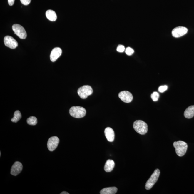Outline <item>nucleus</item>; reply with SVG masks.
Instances as JSON below:
<instances>
[{
  "label": "nucleus",
  "mask_w": 194,
  "mask_h": 194,
  "mask_svg": "<svg viewBox=\"0 0 194 194\" xmlns=\"http://www.w3.org/2000/svg\"><path fill=\"white\" fill-rule=\"evenodd\" d=\"M173 146L175 149L176 153L178 156L182 157L185 155L188 148L187 143L185 142L182 141L174 142Z\"/></svg>",
  "instance_id": "obj_1"
},
{
  "label": "nucleus",
  "mask_w": 194,
  "mask_h": 194,
  "mask_svg": "<svg viewBox=\"0 0 194 194\" xmlns=\"http://www.w3.org/2000/svg\"><path fill=\"white\" fill-rule=\"evenodd\" d=\"M133 127L136 131L140 135H145L148 132V125L146 123L141 120L135 121L133 124Z\"/></svg>",
  "instance_id": "obj_2"
},
{
  "label": "nucleus",
  "mask_w": 194,
  "mask_h": 194,
  "mask_svg": "<svg viewBox=\"0 0 194 194\" xmlns=\"http://www.w3.org/2000/svg\"><path fill=\"white\" fill-rule=\"evenodd\" d=\"M69 114L71 116L77 118H80L85 116L86 114V110L82 107L72 106L69 110Z\"/></svg>",
  "instance_id": "obj_3"
},
{
  "label": "nucleus",
  "mask_w": 194,
  "mask_h": 194,
  "mask_svg": "<svg viewBox=\"0 0 194 194\" xmlns=\"http://www.w3.org/2000/svg\"><path fill=\"white\" fill-rule=\"evenodd\" d=\"M160 173V171L158 169H156L154 171L151 177L147 181L145 185V188L147 190H150L158 181L159 178Z\"/></svg>",
  "instance_id": "obj_4"
},
{
  "label": "nucleus",
  "mask_w": 194,
  "mask_h": 194,
  "mask_svg": "<svg viewBox=\"0 0 194 194\" xmlns=\"http://www.w3.org/2000/svg\"><path fill=\"white\" fill-rule=\"evenodd\" d=\"M93 93L92 87L89 85H84L78 88L77 93L81 98L86 99Z\"/></svg>",
  "instance_id": "obj_5"
},
{
  "label": "nucleus",
  "mask_w": 194,
  "mask_h": 194,
  "mask_svg": "<svg viewBox=\"0 0 194 194\" xmlns=\"http://www.w3.org/2000/svg\"><path fill=\"white\" fill-rule=\"evenodd\" d=\"M12 30L14 34L21 39H25L27 37V33L25 29L19 24H15L12 26Z\"/></svg>",
  "instance_id": "obj_6"
},
{
  "label": "nucleus",
  "mask_w": 194,
  "mask_h": 194,
  "mask_svg": "<svg viewBox=\"0 0 194 194\" xmlns=\"http://www.w3.org/2000/svg\"><path fill=\"white\" fill-rule=\"evenodd\" d=\"M59 143V139L56 136L51 137L47 143L48 148L50 151H54L57 148Z\"/></svg>",
  "instance_id": "obj_7"
},
{
  "label": "nucleus",
  "mask_w": 194,
  "mask_h": 194,
  "mask_svg": "<svg viewBox=\"0 0 194 194\" xmlns=\"http://www.w3.org/2000/svg\"><path fill=\"white\" fill-rule=\"evenodd\" d=\"M188 29L183 26H179L173 29L172 31L173 36L175 38H180L187 33Z\"/></svg>",
  "instance_id": "obj_8"
},
{
  "label": "nucleus",
  "mask_w": 194,
  "mask_h": 194,
  "mask_svg": "<svg viewBox=\"0 0 194 194\" xmlns=\"http://www.w3.org/2000/svg\"><path fill=\"white\" fill-rule=\"evenodd\" d=\"M4 41L6 46L12 49H14L18 46V43L17 41L12 37L10 36H6L5 37Z\"/></svg>",
  "instance_id": "obj_9"
},
{
  "label": "nucleus",
  "mask_w": 194,
  "mask_h": 194,
  "mask_svg": "<svg viewBox=\"0 0 194 194\" xmlns=\"http://www.w3.org/2000/svg\"><path fill=\"white\" fill-rule=\"evenodd\" d=\"M119 98L126 103H129L132 101L133 96L132 93L127 91H124L119 93Z\"/></svg>",
  "instance_id": "obj_10"
},
{
  "label": "nucleus",
  "mask_w": 194,
  "mask_h": 194,
  "mask_svg": "<svg viewBox=\"0 0 194 194\" xmlns=\"http://www.w3.org/2000/svg\"><path fill=\"white\" fill-rule=\"evenodd\" d=\"M23 169V166L20 162L16 161L13 164L11 169V174L13 175L17 176L20 173Z\"/></svg>",
  "instance_id": "obj_11"
},
{
  "label": "nucleus",
  "mask_w": 194,
  "mask_h": 194,
  "mask_svg": "<svg viewBox=\"0 0 194 194\" xmlns=\"http://www.w3.org/2000/svg\"><path fill=\"white\" fill-rule=\"evenodd\" d=\"M62 54V50L59 47L53 48L50 55V59L52 62H54L60 57Z\"/></svg>",
  "instance_id": "obj_12"
},
{
  "label": "nucleus",
  "mask_w": 194,
  "mask_h": 194,
  "mask_svg": "<svg viewBox=\"0 0 194 194\" xmlns=\"http://www.w3.org/2000/svg\"><path fill=\"white\" fill-rule=\"evenodd\" d=\"M105 135L108 141L112 142L114 141L115 134L114 130L111 128L108 127L105 129Z\"/></svg>",
  "instance_id": "obj_13"
},
{
  "label": "nucleus",
  "mask_w": 194,
  "mask_h": 194,
  "mask_svg": "<svg viewBox=\"0 0 194 194\" xmlns=\"http://www.w3.org/2000/svg\"><path fill=\"white\" fill-rule=\"evenodd\" d=\"M115 166V163L112 160H108L105 164L104 169L106 172H110L113 170Z\"/></svg>",
  "instance_id": "obj_14"
},
{
  "label": "nucleus",
  "mask_w": 194,
  "mask_h": 194,
  "mask_svg": "<svg viewBox=\"0 0 194 194\" xmlns=\"http://www.w3.org/2000/svg\"><path fill=\"white\" fill-rule=\"evenodd\" d=\"M118 189L115 187L106 188L101 190L100 192L101 194H115L117 192Z\"/></svg>",
  "instance_id": "obj_15"
},
{
  "label": "nucleus",
  "mask_w": 194,
  "mask_h": 194,
  "mask_svg": "<svg viewBox=\"0 0 194 194\" xmlns=\"http://www.w3.org/2000/svg\"><path fill=\"white\" fill-rule=\"evenodd\" d=\"M184 116L187 119H190L194 116V106L188 107L185 110Z\"/></svg>",
  "instance_id": "obj_16"
},
{
  "label": "nucleus",
  "mask_w": 194,
  "mask_h": 194,
  "mask_svg": "<svg viewBox=\"0 0 194 194\" xmlns=\"http://www.w3.org/2000/svg\"><path fill=\"white\" fill-rule=\"evenodd\" d=\"M46 16L48 20L51 21H55L57 19V16L55 11L52 10H48L46 12Z\"/></svg>",
  "instance_id": "obj_17"
},
{
  "label": "nucleus",
  "mask_w": 194,
  "mask_h": 194,
  "mask_svg": "<svg viewBox=\"0 0 194 194\" xmlns=\"http://www.w3.org/2000/svg\"><path fill=\"white\" fill-rule=\"evenodd\" d=\"M21 117L22 115L20 111H16L14 113V117L11 119V120L13 122L16 123L18 122Z\"/></svg>",
  "instance_id": "obj_18"
},
{
  "label": "nucleus",
  "mask_w": 194,
  "mask_h": 194,
  "mask_svg": "<svg viewBox=\"0 0 194 194\" xmlns=\"http://www.w3.org/2000/svg\"><path fill=\"white\" fill-rule=\"evenodd\" d=\"M27 124L29 125L35 126L38 123V120L36 117L31 116L28 118L27 120Z\"/></svg>",
  "instance_id": "obj_19"
},
{
  "label": "nucleus",
  "mask_w": 194,
  "mask_h": 194,
  "mask_svg": "<svg viewBox=\"0 0 194 194\" xmlns=\"http://www.w3.org/2000/svg\"><path fill=\"white\" fill-rule=\"evenodd\" d=\"M151 98L153 101H157L159 98V94L158 92H154L151 95Z\"/></svg>",
  "instance_id": "obj_20"
},
{
  "label": "nucleus",
  "mask_w": 194,
  "mask_h": 194,
  "mask_svg": "<svg viewBox=\"0 0 194 194\" xmlns=\"http://www.w3.org/2000/svg\"><path fill=\"white\" fill-rule=\"evenodd\" d=\"M125 53L128 56H130L133 54L134 51L132 48L128 47H127L126 48Z\"/></svg>",
  "instance_id": "obj_21"
},
{
  "label": "nucleus",
  "mask_w": 194,
  "mask_h": 194,
  "mask_svg": "<svg viewBox=\"0 0 194 194\" xmlns=\"http://www.w3.org/2000/svg\"><path fill=\"white\" fill-rule=\"evenodd\" d=\"M168 86L166 85L161 86L159 87L158 90L160 93H163L167 90Z\"/></svg>",
  "instance_id": "obj_22"
},
{
  "label": "nucleus",
  "mask_w": 194,
  "mask_h": 194,
  "mask_svg": "<svg viewBox=\"0 0 194 194\" xmlns=\"http://www.w3.org/2000/svg\"><path fill=\"white\" fill-rule=\"evenodd\" d=\"M117 51L120 53H122L125 50V47L123 45H119L117 48Z\"/></svg>",
  "instance_id": "obj_23"
},
{
  "label": "nucleus",
  "mask_w": 194,
  "mask_h": 194,
  "mask_svg": "<svg viewBox=\"0 0 194 194\" xmlns=\"http://www.w3.org/2000/svg\"><path fill=\"white\" fill-rule=\"evenodd\" d=\"M31 0H20L21 3L24 5H28L31 2Z\"/></svg>",
  "instance_id": "obj_24"
},
{
  "label": "nucleus",
  "mask_w": 194,
  "mask_h": 194,
  "mask_svg": "<svg viewBox=\"0 0 194 194\" xmlns=\"http://www.w3.org/2000/svg\"><path fill=\"white\" fill-rule=\"evenodd\" d=\"M15 0H8V3L9 6H12L14 4Z\"/></svg>",
  "instance_id": "obj_25"
},
{
  "label": "nucleus",
  "mask_w": 194,
  "mask_h": 194,
  "mask_svg": "<svg viewBox=\"0 0 194 194\" xmlns=\"http://www.w3.org/2000/svg\"><path fill=\"white\" fill-rule=\"evenodd\" d=\"M60 194H69V193L66 192H63L60 193Z\"/></svg>",
  "instance_id": "obj_26"
},
{
  "label": "nucleus",
  "mask_w": 194,
  "mask_h": 194,
  "mask_svg": "<svg viewBox=\"0 0 194 194\" xmlns=\"http://www.w3.org/2000/svg\"><path fill=\"white\" fill-rule=\"evenodd\" d=\"M1 152H0V156H1Z\"/></svg>",
  "instance_id": "obj_27"
}]
</instances>
